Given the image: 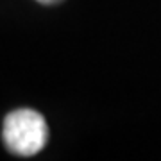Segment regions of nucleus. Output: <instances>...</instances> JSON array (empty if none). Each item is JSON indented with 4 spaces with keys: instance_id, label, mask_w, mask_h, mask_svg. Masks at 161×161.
<instances>
[{
    "instance_id": "nucleus-1",
    "label": "nucleus",
    "mask_w": 161,
    "mask_h": 161,
    "mask_svg": "<svg viewBox=\"0 0 161 161\" xmlns=\"http://www.w3.org/2000/svg\"><path fill=\"white\" fill-rule=\"evenodd\" d=\"M4 143L16 156H34L47 145L48 127L34 109L11 111L4 120Z\"/></svg>"
},
{
    "instance_id": "nucleus-2",
    "label": "nucleus",
    "mask_w": 161,
    "mask_h": 161,
    "mask_svg": "<svg viewBox=\"0 0 161 161\" xmlns=\"http://www.w3.org/2000/svg\"><path fill=\"white\" fill-rule=\"evenodd\" d=\"M38 2H41V4H56L59 0H38Z\"/></svg>"
}]
</instances>
